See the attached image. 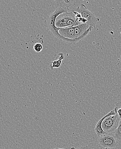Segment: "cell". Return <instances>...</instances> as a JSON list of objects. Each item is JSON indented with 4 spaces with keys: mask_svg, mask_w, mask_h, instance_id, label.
Listing matches in <instances>:
<instances>
[{
    "mask_svg": "<svg viewBox=\"0 0 121 149\" xmlns=\"http://www.w3.org/2000/svg\"><path fill=\"white\" fill-rule=\"evenodd\" d=\"M81 148L82 149H91L88 146H83V147H81Z\"/></svg>",
    "mask_w": 121,
    "mask_h": 149,
    "instance_id": "14",
    "label": "cell"
},
{
    "mask_svg": "<svg viewBox=\"0 0 121 149\" xmlns=\"http://www.w3.org/2000/svg\"><path fill=\"white\" fill-rule=\"evenodd\" d=\"M70 149H81V147L79 148H72Z\"/></svg>",
    "mask_w": 121,
    "mask_h": 149,
    "instance_id": "15",
    "label": "cell"
},
{
    "mask_svg": "<svg viewBox=\"0 0 121 149\" xmlns=\"http://www.w3.org/2000/svg\"><path fill=\"white\" fill-rule=\"evenodd\" d=\"M99 145L101 148L112 149L118 146L117 139L113 134L107 133L98 138Z\"/></svg>",
    "mask_w": 121,
    "mask_h": 149,
    "instance_id": "5",
    "label": "cell"
},
{
    "mask_svg": "<svg viewBox=\"0 0 121 149\" xmlns=\"http://www.w3.org/2000/svg\"><path fill=\"white\" fill-rule=\"evenodd\" d=\"M114 110L116 114H117L121 119V102L117 103Z\"/></svg>",
    "mask_w": 121,
    "mask_h": 149,
    "instance_id": "12",
    "label": "cell"
},
{
    "mask_svg": "<svg viewBox=\"0 0 121 149\" xmlns=\"http://www.w3.org/2000/svg\"><path fill=\"white\" fill-rule=\"evenodd\" d=\"M69 9L67 8L58 7L56 10L45 20V24L47 28L58 39L70 44H75L77 43L76 39L72 40L64 38L59 34V28L56 26V20L57 17L61 13L69 12Z\"/></svg>",
    "mask_w": 121,
    "mask_h": 149,
    "instance_id": "1",
    "label": "cell"
},
{
    "mask_svg": "<svg viewBox=\"0 0 121 149\" xmlns=\"http://www.w3.org/2000/svg\"><path fill=\"white\" fill-rule=\"evenodd\" d=\"M43 45L40 43H36L34 45V49L35 52L39 53L43 50Z\"/></svg>",
    "mask_w": 121,
    "mask_h": 149,
    "instance_id": "13",
    "label": "cell"
},
{
    "mask_svg": "<svg viewBox=\"0 0 121 149\" xmlns=\"http://www.w3.org/2000/svg\"><path fill=\"white\" fill-rule=\"evenodd\" d=\"M59 57L57 61L52 62V65L50 66L51 70H53L54 68H58L61 66L62 61L64 58V55L63 53H61L58 54Z\"/></svg>",
    "mask_w": 121,
    "mask_h": 149,
    "instance_id": "9",
    "label": "cell"
},
{
    "mask_svg": "<svg viewBox=\"0 0 121 149\" xmlns=\"http://www.w3.org/2000/svg\"><path fill=\"white\" fill-rule=\"evenodd\" d=\"M115 114H116V113H115V112L114 110L113 109V110L111 111L109 113H107V114L103 116L102 118H101L98 121V122L96 125L95 129V131L96 134L98 136V138H100V137H102V136H103V135L107 133H106L104 131L102 128V123L106 117L109 116L114 115Z\"/></svg>",
    "mask_w": 121,
    "mask_h": 149,
    "instance_id": "6",
    "label": "cell"
},
{
    "mask_svg": "<svg viewBox=\"0 0 121 149\" xmlns=\"http://www.w3.org/2000/svg\"><path fill=\"white\" fill-rule=\"evenodd\" d=\"M73 11L79 13L82 17L86 20L87 23L92 28H94L97 22L100 21V19L97 17L94 13L88 10L84 4H81L80 6L73 9Z\"/></svg>",
    "mask_w": 121,
    "mask_h": 149,
    "instance_id": "3",
    "label": "cell"
},
{
    "mask_svg": "<svg viewBox=\"0 0 121 149\" xmlns=\"http://www.w3.org/2000/svg\"><path fill=\"white\" fill-rule=\"evenodd\" d=\"M80 24L73 12L60 14L56 20V26L59 29L76 26Z\"/></svg>",
    "mask_w": 121,
    "mask_h": 149,
    "instance_id": "2",
    "label": "cell"
},
{
    "mask_svg": "<svg viewBox=\"0 0 121 149\" xmlns=\"http://www.w3.org/2000/svg\"><path fill=\"white\" fill-rule=\"evenodd\" d=\"M90 26L87 23H81L76 26L74 27L76 38H79L89 29Z\"/></svg>",
    "mask_w": 121,
    "mask_h": 149,
    "instance_id": "8",
    "label": "cell"
},
{
    "mask_svg": "<svg viewBox=\"0 0 121 149\" xmlns=\"http://www.w3.org/2000/svg\"><path fill=\"white\" fill-rule=\"evenodd\" d=\"M59 33L61 36L65 38L72 40L76 39L74 27L59 29Z\"/></svg>",
    "mask_w": 121,
    "mask_h": 149,
    "instance_id": "7",
    "label": "cell"
},
{
    "mask_svg": "<svg viewBox=\"0 0 121 149\" xmlns=\"http://www.w3.org/2000/svg\"><path fill=\"white\" fill-rule=\"evenodd\" d=\"M54 149H67L66 148H65V149H61V148H54Z\"/></svg>",
    "mask_w": 121,
    "mask_h": 149,
    "instance_id": "16",
    "label": "cell"
},
{
    "mask_svg": "<svg viewBox=\"0 0 121 149\" xmlns=\"http://www.w3.org/2000/svg\"><path fill=\"white\" fill-rule=\"evenodd\" d=\"M113 134L116 139L119 140H121V120L118 128L115 130Z\"/></svg>",
    "mask_w": 121,
    "mask_h": 149,
    "instance_id": "11",
    "label": "cell"
},
{
    "mask_svg": "<svg viewBox=\"0 0 121 149\" xmlns=\"http://www.w3.org/2000/svg\"><path fill=\"white\" fill-rule=\"evenodd\" d=\"M73 2L74 1L67 0L58 1H56V4L58 6V7L69 8V7L73 4Z\"/></svg>",
    "mask_w": 121,
    "mask_h": 149,
    "instance_id": "10",
    "label": "cell"
},
{
    "mask_svg": "<svg viewBox=\"0 0 121 149\" xmlns=\"http://www.w3.org/2000/svg\"><path fill=\"white\" fill-rule=\"evenodd\" d=\"M121 119L117 114L109 116L104 120L102 128L107 133L113 134L118 128Z\"/></svg>",
    "mask_w": 121,
    "mask_h": 149,
    "instance_id": "4",
    "label": "cell"
},
{
    "mask_svg": "<svg viewBox=\"0 0 121 149\" xmlns=\"http://www.w3.org/2000/svg\"></svg>",
    "mask_w": 121,
    "mask_h": 149,
    "instance_id": "17",
    "label": "cell"
}]
</instances>
